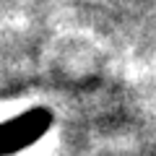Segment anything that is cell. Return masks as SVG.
<instances>
[{"instance_id": "cell-1", "label": "cell", "mask_w": 156, "mask_h": 156, "mask_svg": "<svg viewBox=\"0 0 156 156\" xmlns=\"http://www.w3.org/2000/svg\"><path fill=\"white\" fill-rule=\"evenodd\" d=\"M55 117L47 107H31L21 115L0 122V156H13L31 148L50 133Z\"/></svg>"}]
</instances>
